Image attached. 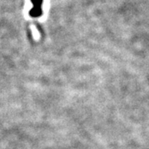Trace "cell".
Returning a JSON list of instances; mask_svg holds the SVG:
<instances>
[{
  "mask_svg": "<svg viewBox=\"0 0 149 149\" xmlns=\"http://www.w3.org/2000/svg\"><path fill=\"white\" fill-rule=\"evenodd\" d=\"M42 0H32L33 3V8L32 11V15L34 17L39 16L42 13Z\"/></svg>",
  "mask_w": 149,
  "mask_h": 149,
  "instance_id": "6da1fadb",
  "label": "cell"
}]
</instances>
